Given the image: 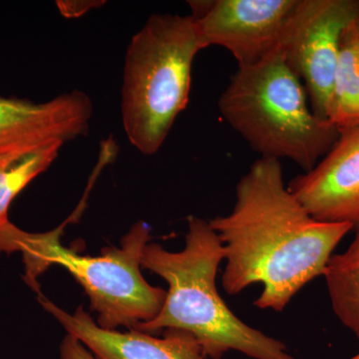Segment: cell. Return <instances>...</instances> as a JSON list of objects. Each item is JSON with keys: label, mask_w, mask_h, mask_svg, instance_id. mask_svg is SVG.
Wrapping results in <instances>:
<instances>
[{"label": "cell", "mask_w": 359, "mask_h": 359, "mask_svg": "<svg viewBox=\"0 0 359 359\" xmlns=\"http://www.w3.org/2000/svg\"><path fill=\"white\" fill-rule=\"evenodd\" d=\"M299 0L189 1L201 48L223 47L238 68L262 62L280 49Z\"/></svg>", "instance_id": "52a82bcc"}, {"label": "cell", "mask_w": 359, "mask_h": 359, "mask_svg": "<svg viewBox=\"0 0 359 359\" xmlns=\"http://www.w3.org/2000/svg\"><path fill=\"white\" fill-rule=\"evenodd\" d=\"M34 149L37 148H15L9 149V150H0V163L15 157V156L23 154V153L29 152V151L34 150Z\"/></svg>", "instance_id": "2e32d148"}, {"label": "cell", "mask_w": 359, "mask_h": 359, "mask_svg": "<svg viewBox=\"0 0 359 359\" xmlns=\"http://www.w3.org/2000/svg\"><path fill=\"white\" fill-rule=\"evenodd\" d=\"M60 359H97L77 339L67 334L60 346Z\"/></svg>", "instance_id": "5bb4252c"}, {"label": "cell", "mask_w": 359, "mask_h": 359, "mask_svg": "<svg viewBox=\"0 0 359 359\" xmlns=\"http://www.w3.org/2000/svg\"><path fill=\"white\" fill-rule=\"evenodd\" d=\"M63 145L53 142L0 163V228L9 223L8 210L13 200L50 167Z\"/></svg>", "instance_id": "4fadbf2b"}, {"label": "cell", "mask_w": 359, "mask_h": 359, "mask_svg": "<svg viewBox=\"0 0 359 359\" xmlns=\"http://www.w3.org/2000/svg\"><path fill=\"white\" fill-rule=\"evenodd\" d=\"M289 189L318 221L358 224L359 126L340 131L327 154Z\"/></svg>", "instance_id": "ba28073f"}, {"label": "cell", "mask_w": 359, "mask_h": 359, "mask_svg": "<svg viewBox=\"0 0 359 359\" xmlns=\"http://www.w3.org/2000/svg\"><path fill=\"white\" fill-rule=\"evenodd\" d=\"M92 113L91 99L81 91L43 103L0 97V150L74 140L88 132Z\"/></svg>", "instance_id": "9c48e42d"}, {"label": "cell", "mask_w": 359, "mask_h": 359, "mask_svg": "<svg viewBox=\"0 0 359 359\" xmlns=\"http://www.w3.org/2000/svg\"><path fill=\"white\" fill-rule=\"evenodd\" d=\"M358 16L354 0H299L283 32L278 51L321 119L327 120L342 33Z\"/></svg>", "instance_id": "8992f818"}, {"label": "cell", "mask_w": 359, "mask_h": 359, "mask_svg": "<svg viewBox=\"0 0 359 359\" xmlns=\"http://www.w3.org/2000/svg\"><path fill=\"white\" fill-rule=\"evenodd\" d=\"M236 204L210 219L224 250L222 285L235 295L252 283L263 292L255 302L280 313L292 297L323 276L330 257L351 224L313 218L283 182L280 160L259 158L238 181Z\"/></svg>", "instance_id": "6da1fadb"}, {"label": "cell", "mask_w": 359, "mask_h": 359, "mask_svg": "<svg viewBox=\"0 0 359 359\" xmlns=\"http://www.w3.org/2000/svg\"><path fill=\"white\" fill-rule=\"evenodd\" d=\"M219 110L262 158L290 159L306 172L339 137L332 123L314 114L302 80L280 51L238 68L219 97Z\"/></svg>", "instance_id": "3957f363"}, {"label": "cell", "mask_w": 359, "mask_h": 359, "mask_svg": "<svg viewBox=\"0 0 359 359\" xmlns=\"http://www.w3.org/2000/svg\"><path fill=\"white\" fill-rule=\"evenodd\" d=\"M186 245L170 252L147 244L141 266L169 285L160 313L134 330L153 334L167 330L189 332L208 359L237 351L252 359H294L280 340L250 327L236 316L217 289V273L224 259L223 244L209 221L190 217Z\"/></svg>", "instance_id": "7a4b0ae2"}, {"label": "cell", "mask_w": 359, "mask_h": 359, "mask_svg": "<svg viewBox=\"0 0 359 359\" xmlns=\"http://www.w3.org/2000/svg\"><path fill=\"white\" fill-rule=\"evenodd\" d=\"M346 252L332 255L323 273L332 311L359 342V224Z\"/></svg>", "instance_id": "7c38bea8"}, {"label": "cell", "mask_w": 359, "mask_h": 359, "mask_svg": "<svg viewBox=\"0 0 359 359\" xmlns=\"http://www.w3.org/2000/svg\"><path fill=\"white\" fill-rule=\"evenodd\" d=\"M348 359H359V353L355 354V355L353 356V358Z\"/></svg>", "instance_id": "e0dca14e"}, {"label": "cell", "mask_w": 359, "mask_h": 359, "mask_svg": "<svg viewBox=\"0 0 359 359\" xmlns=\"http://www.w3.org/2000/svg\"><path fill=\"white\" fill-rule=\"evenodd\" d=\"M327 120L339 132L359 126V16L341 35Z\"/></svg>", "instance_id": "8fae6325"}, {"label": "cell", "mask_w": 359, "mask_h": 359, "mask_svg": "<svg viewBox=\"0 0 359 359\" xmlns=\"http://www.w3.org/2000/svg\"><path fill=\"white\" fill-rule=\"evenodd\" d=\"M61 13L68 18H77L96 6V1H58Z\"/></svg>", "instance_id": "9a60e30c"}, {"label": "cell", "mask_w": 359, "mask_h": 359, "mask_svg": "<svg viewBox=\"0 0 359 359\" xmlns=\"http://www.w3.org/2000/svg\"><path fill=\"white\" fill-rule=\"evenodd\" d=\"M39 302L97 359H208L197 339L183 330H167L157 337L139 330H105L82 308L68 313L43 295Z\"/></svg>", "instance_id": "30bf717a"}, {"label": "cell", "mask_w": 359, "mask_h": 359, "mask_svg": "<svg viewBox=\"0 0 359 359\" xmlns=\"http://www.w3.org/2000/svg\"><path fill=\"white\" fill-rule=\"evenodd\" d=\"M61 231L26 233L9 222L0 228V252H20L25 278L37 287L36 278L51 264L67 269L84 287L98 325L105 330H133L160 313L167 292L152 287L142 276L141 259L150 241V229L143 222L132 226L121 248H112L100 257L80 256L61 245Z\"/></svg>", "instance_id": "277c9868"}, {"label": "cell", "mask_w": 359, "mask_h": 359, "mask_svg": "<svg viewBox=\"0 0 359 359\" xmlns=\"http://www.w3.org/2000/svg\"><path fill=\"white\" fill-rule=\"evenodd\" d=\"M201 50L191 15L153 14L130 42L123 77V127L142 154L160 150L185 110L194 59Z\"/></svg>", "instance_id": "5b68a950"}]
</instances>
